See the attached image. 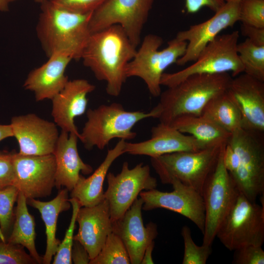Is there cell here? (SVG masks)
Segmentation results:
<instances>
[{"label":"cell","mask_w":264,"mask_h":264,"mask_svg":"<svg viewBox=\"0 0 264 264\" xmlns=\"http://www.w3.org/2000/svg\"><path fill=\"white\" fill-rule=\"evenodd\" d=\"M122 27L115 24L91 33L81 59L99 81L106 82V92L117 97L127 77L126 68L137 49Z\"/></svg>","instance_id":"1"},{"label":"cell","mask_w":264,"mask_h":264,"mask_svg":"<svg viewBox=\"0 0 264 264\" xmlns=\"http://www.w3.org/2000/svg\"><path fill=\"white\" fill-rule=\"evenodd\" d=\"M91 14L72 12L49 0L41 2L36 31L47 57L62 52L73 60H80L91 34L89 22Z\"/></svg>","instance_id":"2"},{"label":"cell","mask_w":264,"mask_h":264,"mask_svg":"<svg viewBox=\"0 0 264 264\" xmlns=\"http://www.w3.org/2000/svg\"><path fill=\"white\" fill-rule=\"evenodd\" d=\"M232 77L229 73L190 76L161 92L153 110L159 122L169 125L185 115H201L208 102L228 88Z\"/></svg>","instance_id":"3"},{"label":"cell","mask_w":264,"mask_h":264,"mask_svg":"<svg viewBox=\"0 0 264 264\" xmlns=\"http://www.w3.org/2000/svg\"><path fill=\"white\" fill-rule=\"evenodd\" d=\"M155 111H128L119 103L103 104L87 111V120L80 133L79 140L88 150L94 147L104 149L114 138L131 140L136 136L132 131L138 122L155 118Z\"/></svg>","instance_id":"4"},{"label":"cell","mask_w":264,"mask_h":264,"mask_svg":"<svg viewBox=\"0 0 264 264\" xmlns=\"http://www.w3.org/2000/svg\"><path fill=\"white\" fill-rule=\"evenodd\" d=\"M225 145L207 147L197 151H182L151 158L152 165L163 184L174 179L202 196L204 186L213 172Z\"/></svg>","instance_id":"5"},{"label":"cell","mask_w":264,"mask_h":264,"mask_svg":"<svg viewBox=\"0 0 264 264\" xmlns=\"http://www.w3.org/2000/svg\"><path fill=\"white\" fill-rule=\"evenodd\" d=\"M162 43L160 36L154 34L147 35L126 68L127 78H141L154 97H159L161 93L160 80L165 70L176 64L184 54L187 46L186 42L175 38L168 42L166 48L159 50Z\"/></svg>","instance_id":"6"},{"label":"cell","mask_w":264,"mask_h":264,"mask_svg":"<svg viewBox=\"0 0 264 264\" xmlns=\"http://www.w3.org/2000/svg\"><path fill=\"white\" fill-rule=\"evenodd\" d=\"M239 39L238 31L218 35L201 50L193 64L176 72H164L161 86L171 87L195 74L231 72L234 77L243 73L237 51Z\"/></svg>","instance_id":"7"},{"label":"cell","mask_w":264,"mask_h":264,"mask_svg":"<svg viewBox=\"0 0 264 264\" xmlns=\"http://www.w3.org/2000/svg\"><path fill=\"white\" fill-rule=\"evenodd\" d=\"M264 133L240 129L227 142L238 154L240 162L231 176L240 192L252 202L264 193Z\"/></svg>","instance_id":"8"},{"label":"cell","mask_w":264,"mask_h":264,"mask_svg":"<svg viewBox=\"0 0 264 264\" xmlns=\"http://www.w3.org/2000/svg\"><path fill=\"white\" fill-rule=\"evenodd\" d=\"M230 251L264 242V206L252 202L240 193L216 235Z\"/></svg>","instance_id":"9"},{"label":"cell","mask_w":264,"mask_h":264,"mask_svg":"<svg viewBox=\"0 0 264 264\" xmlns=\"http://www.w3.org/2000/svg\"><path fill=\"white\" fill-rule=\"evenodd\" d=\"M224 147L213 172L204 186L202 193L205 208L202 244L205 245L212 246L221 223L240 193L232 176L224 165L223 154Z\"/></svg>","instance_id":"10"},{"label":"cell","mask_w":264,"mask_h":264,"mask_svg":"<svg viewBox=\"0 0 264 264\" xmlns=\"http://www.w3.org/2000/svg\"><path fill=\"white\" fill-rule=\"evenodd\" d=\"M154 0H106L94 11L89 22L90 33L120 25L137 47Z\"/></svg>","instance_id":"11"},{"label":"cell","mask_w":264,"mask_h":264,"mask_svg":"<svg viewBox=\"0 0 264 264\" xmlns=\"http://www.w3.org/2000/svg\"><path fill=\"white\" fill-rule=\"evenodd\" d=\"M108 188L104 198L109 205L111 222L121 218L143 191L155 189L157 180L150 174L148 165L140 163L132 169L124 162L120 173L107 175Z\"/></svg>","instance_id":"12"},{"label":"cell","mask_w":264,"mask_h":264,"mask_svg":"<svg viewBox=\"0 0 264 264\" xmlns=\"http://www.w3.org/2000/svg\"><path fill=\"white\" fill-rule=\"evenodd\" d=\"M13 185L26 198L49 196L55 185L56 161L53 154L22 155L13 152Z\"/></svg>","instance_id":"13"},{"label":"cell","mask_w":264,"mask_h":264,"mask_svg":"<svg viewBox=\"0 0 264 264\" xmlns=\"http://www.w3.org/2000/svg\"><path fill=\"white\" fill-rule=\"evenodd\" d=\"M170 184L174 189L170 192L156 188L141 192L139 195L143 201L142 209L149 211L164 208L177 213L192 221L203 233L205 208L201 194L176 179Z\"/></svg>","instance_id":"14"},{"label":"cell","mask_w":264,"mask_h":264,"mask_svg":"<svg viewBox=\"0 0 264 264\" xmlns=\"http://www.w3.org/2000/svg\"><path fill=\"white\" fill-rule=\"evenodd\" d=\"M240 20L239 1L226 0L224 4L206 21L178 32L176 39L187 42L184 54L176 61L183 66L195 61L201 50L224 29Z\"/></svg>","instance_id":"15"},{"label":"cell","mask_w":264,"mask_h":264,"mask_svg":"<svg viewBox=\"0 0 264 264\" xmlns=\"http://www.w3.org/2000/svg\"><path fill=\"white\" fill-rule=\"evenodd\" d=\"M10 125L13 137L18 143L20 154H53L59 136L54 122L41 118L34 113H28L13 116Z\"/></svg>","instance_id":"16"},{"label":"cell","mask_w":264,"mask_h":264,"mask_svg":"<svg viewBox=\"0 0 264 264\" xmlns=\"http://www.w3.org/2000/svg\"><path fill=\"white\" fill-rule=\"evenodd\" d=\"M227 90L240 112L242 129L264 133V81L243 72L232 78Z\"/></svg>","instance_id":"17"},{"label":"cell","mask_w":264,"mask_h":264,"mask_svg":"<svg viewBox=\"0 0 264 264\" xmlns=\"http://www.w3.org/2000/svg\"><path fill=\"white\" fill-rule=\"evenodd\" d=\"M143 204L142 199L137 198L121 218L112 222V232L123 242L132 264H141L147 247L157 235L155 223L143 224Z\"/></svg>","instance_id":"18"},{"label":"cell","mask_w":264,"mask_h":264,"mask_svg":"<svg viewBox=\"0 0 264 264\" xmlns=\"http://www.w3.org/2000/svg\"><path fill=\"white\" fill-rule=\"evenodd\" d=\"M151 136L150 139L139 142L126 141L125 153L152 158L178 152L197 151L207 147L193 136L160 122L152 128Z\"/></svg>","instance_id":"19"},{"label":"cell","mask_w":264,"mask_h":264,"mask_svg":"<svg viewBox=\"0 0 264 264\" xmlns=\"http://www.w3.org/2000/svg\"><path fill=\"white\" fill-rule=\"evenodd\" d=\"M95 88L86 79L68 80L64 88L51 99V115L54 123L62 131L74 133L79 139L80 133L74 119L85 113L88 103L87 95Z\"/></svg>","instance_id":"20"},{"label":"cell","mask_w":264,"mask_h":264,"mask_svg":"<svg viewBox=\"0 0 264 264\" xmlns=\"http://www.w3.org/2000/svg\"><path fill=\"white\" fill-rule=\"evenodd\" d=\"M76 221L79 229L74 236V240L84 246L91 260L98 254L108 236L112 232V222L107 200L104 198L96 205L81 207Z\"/></svg>","instance_id":"21"},{"label":"cell","mask_w":264,"mask_h":264,"mask_svg":"<svg viewBox=\"0 0 264 264\" xmlns=\"http://www.w3.org/2000/svg\"><path fill=\"white\" fill-rule=\"evenodd\" d=\"M72 60L69 55L65 53L51 55L44 64L28 73L23 87L34 93L37 102L51 100L68 81L65 71Z\"/></svg>","instance_id":"22"},{"label":"cell","mask_w":264,"mask_h":264,"mask_svg":"<svg viewBox=\"0 0 264 264\" xmlns=\"http://www.w3.org/2000/svg\"><path fill=\"white\" fill-rule=\"evenodd\" d=\"M78 137L61 131L53 154L56 161L55 185L58 189L65 187L70 192L81 175H88L92 167L80 157L77 148Z\"/></svg>","instance_id":"23"},{"label":"cell","mask_w":264,"mask_h":264,"mask_svg":"<svg viewBox=\"0 0 264 264\" xmlns=\"http://www.w3.org/2000/svg\"><path fill=\"white\" fill-rule=\"evenodd\" d=\"M126 141L120 139L112 149L108 150L104 160L90 176L86 178L80 175L70 196L78 201L81 207L96 205L105 198L104 181L112 163L125 154Z\"/></svg>","instance_id":"24"},{"label":"cell","mask_w":264,"mask_h":264,"mask_svg":"<svg viewBox=\"0 0 264 264\" xmlns=\"http://www.w3.org/2000/svg\"><path fill=\"white\" fill-rule=\"evenodd\" d=\"M68 192L66 188L60 190L57 195L48 201L26 198L27 204L39 211L45 226L46 245L43 256V264L51 263L61 242L56 236L57 221L59 214L67 211L71 207Z\"/></svg>","instance_id":"25"},{"label":"cell","mask_w":264,"mask_h":264,"mask_svg":"<svg viewBox=\"0 0 264 264\" xmlns=\"http://www.w3.org/2000/svg\"><path fill=\"white\" fill-rule=\"evenodd\" d=\"M182 133H189L207 147L225 145L231 133L209 118L201 115H185L170 124Z\"/></svg>","instance_id":"26"},{"label":"cell","mask_w":264,"mask_h":264,"mask_svg":"<svg viewBox=\"0 0 264 264\" xmlns=\"http://www.w3.org/2000/svg\"><path fill=\"white\" fill-rule=\"evenodd\" d=\"M16 202L14 221L7 242L22 245L27 249L38 264H43V257L40 256L35 246L34 218L28 211L26 198L22 193L19 192Z\"/></svg>","instance_id":"27"},{"label":"cell","mask_w":264,"mask_h":264,"mask_svg":"<svg viewBox=\"0 0 264 264\" xmlns=\"http://www.w3.org/2000/svg\"><path fill=\"white\" fill-rule=\"evenodd\" d=\"M201 115L231 133L242 128L240 112L227 90L211 99Z\"/></svg>","instance_id":"28"},{"label":"cell","mask_w":264,"mask_h":264,"mask_svg":"<svg viewBox=\"0 0 264 264\" xmlns=\"http://www.w3.org/2000/svg\"><path fill=\"white\" fill-rule=\"evenodd\" d=\"M237 51L243 72L264 81V45H256L246 39L238 44Z\"/></svg>","instance_id":"29"},{"label":"cell","mask_w":264,"mask_h":264,"mask_svg":"<svg viewBox=\"0 0 264 264\" xmlns=\"http://www.w3.org/2000/svg\"><path fill=\"white\" fill-rule=\"evenodd\" d=\"M89 264H130L127 250L120 238L113 232L108 236L98 254Z\"/></svg>","instance_id":"30"},{"label":"cell","mask_w":264,"mask_h":264,"mask_svg":"<svg viewBox=\"0 0 264 264\" xmlns=\"http://www.w3.org/2000/svg\"><path fill=\"white\" fill-rule=\"evenodd\" d=\"M19 190L11 185L0 189V239L7 242L14 221V204Z\"/></svg>","instance_id":"31"},{"label":"cell","mask_w":264,"mask_h":264,"mask_svg":"<svg viewBox=\"0 0 264 264\" xmlns=\"http://www.w3.org/2000/svg\"><path fill=\"white\" fill-rule=\"evenodd\" d=\"M69 201L72 207V212L69 226L66 230L65 237L60 242L58 250L54 256L53 264H71L72 263L71 253L74 241V232L76 217L81 207L78 201L71 198Z\"/></svg>","instance_id":"32"},{"label":"cell","mask_w":264,"mask_h":264,"mask_svg":"<svg viewBox=\"0 0 264 264\" xmlns=\"http://www.w3.org/2000/svg\"><path fill=\"white\" fill-rule=\"evenodd\" d=\"M181 234L184 245L182 264H205L212 253L211 246L197 245L194 242L190 228L182 227Z\"/></svg>","instance_id":"33"},{"label":"cell","mask_w":264,"mask_h":264,"mask_svg":"<svg viewBox=\"0 0 264 264\" xmlns=\"http://www.w3.org/2000/svg\"><path fill=\"white\" fill-rule=\"evenodd\" d=\"M239 12L242 23L264 28V0H241Z\"/></svg>","instance_id":"34"},{"label":"cell","mask_w":264,"mask_h":264,"mask_svg":"<svg viewBox=\"0 0 264 264\" xmlns=\"http://www.w3.org/2000/svg\"><path fill=\"white\" fill-rule=\"evenodd\" d=\"M38 264L19 244L4 242L0 239V264Z\"/></svg>","instance_id":"35"},{"label":"cell","mask_w":264,"mask_h":264,"mask_svg":"<svg viewBox=\"0 0 264 264\" xmlns=\"http://www.w3.org/2000/svg\"><path fill=\"white\" fill-rule=\"evenodd\" d=\"M234 251L233 264H264V251L261 246L246 245Z\"/></svg>","instance_id":"36"},{"label":"cell","mask_w":264,"mask_h":264,"mask_svg":"<svg viewBox=\"0 0 264 264\" xmlns=\"http://www.w3.org/2000/svg\"><path fill=\"white\" fill-rule=\"evenodd\" d=\"M72 12L88 14L92 13L106 0H49Z\"/></svg>","instance_id":"37"},{"label":"cell","mask_w":264,"mask_h":264,"mask_svg":"<svg viewBox=\"0 0 264 264\" xmlns=\"http://www.w3.org/2000/svg\"><path fill=\"white\" fill-rule=\"evenodd\" d=\"M13 153L0 151V189L13 185L14 171Z\"/></svg>","instance_id":"38"},{"label":"cell","mask_w":264,"mask_h":264,"mask_svg":"<svg viewBox=\"0 0 264 264\" xmlns=\"http://www.w3.org/2000/svg\"><path fill=\"white\" fill-rule=\"evenodd\" d=\"M224 0H185V7L189 14H194L203 7H207L214 12L225 3Z\"/></svg>","instance_id":"39"},{"label":"cell","mask_w":264,"mask_h":264,"mask_svg":"<svg viewBox=\"0 0 264 264\" xmlns=\"http://www.w3.org/2000/svg\"><path fill=\"white\" fill-rule=\"evenodd\" d=\"M241 32L252 43L259 46L264 45V28L242 23Z\"/></svg>","instance_id":"40"},{"label":"cell","mask_w":264,"mask_h":264,"mask_svg":"<svg viewBox=\"0 0 264 264\" xmlns=\"http://www.w3.org/2000/svg\"><path fill=\"white\" fill-rule=\"evenodd\" d=\"M224 165L232 175L236 172L239 166V157L234 149L228 144L225 145L223 154Z\"/></svg>","instance_id":"41"},{"label":"cell","mask_w":264,"mask_h":264,"mask_svg":"<svg viewBox=\"0 0 264 264\" xmlns=\"http://www.w3.org/2000/svg\"><path fill=\"white\" fill-rule=\"evenodd\" d=\"M72 262L75 264H88L90 259L84 246L78 241L74 240L71 253Z\"/></svg>","instance_id":"42"},{"label":"cell","mask_w":264,"mask_h":264,"mask_svg":"<svg viewBox=\"0 0 264 264\" xmlns=\"http://www.w3.org/2000/svg\"><path fill=\"white\" fill-rule=\"evenodd\" d=\"M154 246V242L151 243L146 248L141 264H153L154 261L152 259V252Z\"/></svg>","instance_id":"43"},{"label":"cell","mask_w":264,"mask_h":264,"mask_svg":"<svg viewBox=\"0 0 264 264\" xmlns=\"http://www.w3.org/2000/svg\"><path fill=\"white\" fill-rule=\"evenodd\" d=\"M10 137H13V133L10 125L0 124V141Z\"/></svg>","instance_id":"44"},{"label":"cell","mask_w":264,"mask_h":264,"mask_svg":"<svg viewBox=\"0 0 264 264\" xmlns=\"http://www.w3.org/2000/svg\"><path fill=\"white\" fill-rule=\"evenodd\" d=\"M8 3L6 0H0V11H7L9 9Z\"/></svg>","instance_id":"45"},{"label":"cell","mask_w":264,"mask_h":264,"mask_svg":"<svg viewBox=\"0 0 264 264\" xmlns=\"http://www.w3.org/2000/svg\"><path fill=\"white\" fill-rule=\"evenodd\" d=\"M44 0H35V2H36L37 3H41V2H42Z\"/></svg>","instance_id":"46"},{"label":"cell","mask_w":264,"mask_h":264,"mask_svg":"<svg viewBox=\"0 0 264 264\" xmlns=\"http://www.w3.org/2000/svg\"><path fill=\"white\" fill-rule=\"evenodd\" d=\"M6 0L8 3H9V2H13V1H15L18 0Z\"/></svg>","instance_id":"47"},{"label":"cell","mask_w":264,"mask_h":264,"mask_svg":"<svg viewBox=\"0 0 264 264\" xmlns=\"http://www.w3.org/2000/svg\"><path fill=\"white\" fill-rule=\"evenodd\" d=\"M224 0L225 1L226 0ZM234 0L240 1V0Z\"/></svg>","instance_id":"48"}]
</instances>
